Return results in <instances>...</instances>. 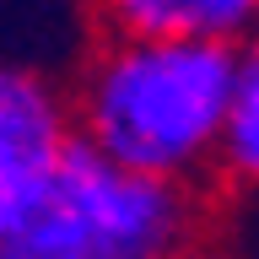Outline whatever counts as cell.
Masks as SVG:
<instances>
[{
	"mask_svg": "<svg viewBox=\"0 0 259 259\" xmlns=\"http://www.w3.org/2000/svg\"><path fill=\"white\" fill-rule=\"evenodd\" d=\"M232 54L222 38L113 32L76 87V141L130 173L194 184L222 151Z\"/></svg>",
	"mask_w": 259,
	"mask_h": 259,
	"instance_id": "6da1fadb",
	"label": "cell"
},
{
	"mask_svg": "<svg viewBox=\"0 0 259 259\" xmlns=\"http://www.w3.org/2000/svg\"><path fill=\"white\" fill-rule=\"evenodd\" d=\"M200 238L189 184L130 173L70 141L38 205L0 238V259H184Z\"/></svg>",
	"mask_w": 259,
	"mask_h": 259,
	"instance_id": "7a4b0ae2",
	"label": "cell"
},
{
	"mask_svg": "<svg viewBox=\"0 0 259 259\" xmlns=\"http://www.w3.org/2000/svg\"><path fill=\"white\" fill-rule=\"evenodd\" d=\"M70 141V103L44 76L0 65V238L38 205Z\"/></svg>",
	"mask_w": 259,
	"mask_h": 259,
	"instance_id": "3957f363",
	"label": "cell"
},
{
	"mask_svg": "<svg viewBox=\"0 0 259 259\" xmlns=\"http://www.w3.org/2000/svg\"><path fill=\"white\" fill-rule=\"evenodd\" d=\"M113 32H184L238 44L259 27V0H103Z\"/></svg>",
	"mask_w": 259,
	"mask_h": 259,
	"instance_id": "277c9868",
	"label": "cell"
},
{
	"mask_svg": "<svg viewBox=\"0 0 259 259\" xmlns=\"http://www.w3.org/2000/svg\"><path fill=\"white\" fill-rule=\"evenodd\" d=\"M216 167L238 184H259V27L238 38V54H232V97H227Z\"/></svg>",
	"mask_w": 259,
	"mask_h": 259,
	"instance_id": "5b68a950",
	"label": "cell"
},
{
	"mask_svg": "<svg viewBox=\"0 0 259 259\" xmlns=\"http://www.w3.org/2000/svg\"><path fill=\"white\" fill-rule=\"evenodd\" d=\"M184 259H189V254H184Z\"/></svg>",
	"mask_w": 259,
	"mask_h": 259,
	"instance_id": "8992f818",
	"label": "cell"
}]
</instances>
